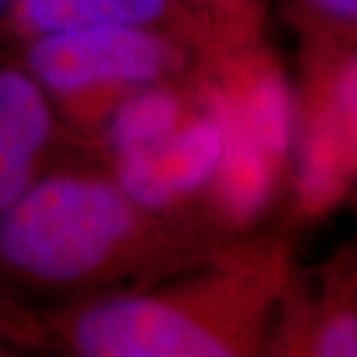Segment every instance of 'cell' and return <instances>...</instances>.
Wrapping results in <instances>:
<instances>
[{"label":"cell","instance_id":"9a60e30c","mask_svg":"<svg viewBox=\"0 0 357 357\" xmlns=\"http://www.w3.org/2000/svg\"><path fill=\"white\" fill-rule=\"evenodd\" d=\"M8 2H10V0H0V16L4 13V8L8 6Z\"/></svg>","mask_w":357,"mask_h":357},{"label":"cell","instance_id":"52a82bcc","mask_svg":"<svg viewBox=\"0 0 357 357\" xmlns=\"http://www.w3.org/2000/svg\"><path fill=\"white\" fill-rule=\"evenodd\" d=\"M225 149L218 117L203 103V114L189 115L153 151L157 167L175 201L204 191L217 177Z\"/></svg>","mask_w":357,"mask_h":357},{"label":"cell","instance_id":"9c48e42d","mask_svg":"<svg viewBox=\"0 0 357 357\" xmlns=\"http://www.w3.org/2000/svg\"><path fill=\"white\" fill-rule=\"evenodd\" d=\"M52 133L44 88L26 68L0 64V145L38 157Z\"/></svg>","mask_w":357,"mask_h":357},{"label":"cell","instance_id":"8fae6325","mask_svg":"<svg viewBox=\"0 0 357 357\" xmlns=\"http://www.w3.org/2000/svg\"><path fill=\"white\" fill-rule=\"evenodd\" d=\"M312 354L319 357L357 356V319L354 312L342 310L321 321L314 333Z\"/></svg>","mask_w":357,"mask_h":357},{"label":"cell","instance_id":"8992f818","mask_svg":"<svg viewBox=\"0 0 357 357\" xmlns=\"http://www.w3.org/2000/svg\"><path fill=\"white\" fill-rule=\"evenodd\" d=\"M203 103L217 115L225 131L222 159L213 181L218 206L230 222H248L270 203L284 169L232 114L211 79L203 88Z\"/></svg>","mask_w":357,"mask_h":357},{"label":"cell","instance_id":"7c38bea8","mask_svg":"<svg viewBox=\"0 0 357 357\" xmlns=\"http://www.w3.org/2000/svg\"><path fill=\"white\" fill-rule=\"evenodd\" d=\"M32 333V319L13 298V294L0 288V342L8 347L30 342Z\"/></svg>","mask_w":357,"mask_h":357},{"label":"cell","instance_id":"4fadbf2b","mask_svg":"<svg viewBox=\"0 0 357 357\" xmlns=\"http://www.w3.org/2000/svg\"><path fill=\"white\" fill-rule=\"evenodd\" d=\"M302 6L312 16L340 26L354 24L357 18V0H302Z\"/></svg>","mask_w":357,"mask_h":357},{"label":"cell","instance_id":"277c9868","mask_svg":"<svg viewBox=\"0 0 357 357\" xmlns=\"http://www.w3.org/2000/svg\"><path fill=\"white\" fill-rule=\"evenodd\" d=\"M328 100L310 121L298 169V192L310 211H321L340 197L356 163L357 76L354 58L337 68Z\"/></svg>","mask_w":357,"mask_h":357},{"label":"cell","instance_id":"7a4b0ae2","mask_svg":"<svg viewBox=\"0 0 357 357\" xmlns=\"http://www.w3.org/2000/svg\"><path fill=\"white\" fill-rule=\"evenodd\" d=\"M272 282L236 266L189 286L112 296L70 319L68 342L88 357H220L252 354Z\"/></svg>","mask_w":357,"mask_h":357},{"label":"cell","instance_id":"3957f363","mask_svg":"<svg viewBox=\"0 0 357 357\" xmlns=\"http://www.w3.org/2000/svg\"><path fill=\"white\" fill-rule=\"evenodd\" d=\"M183 54L165 30L147 26H86L28 40L26 72L52 93L77 102L128 96L175 72Z\"/></svg>","mask_w":357,"mask_h":357},{"label":"cell","instance_id":"5bb4252c","mask_svg":"<svg viewBox=\"0 0 357 357\" xmlns=\"http://www.w3.org/2000/svg\"><path fill=\"white\" fill-rule=\"evenodd\" d=\"M6 349H13V347H8V345L0 342V356H4V354H10V351H6Z\"/></svg>","mask_w":357,"mask_h":357},{"label":"cell","instance_id":"5b68a950","mask_svg":"<svg viewBox=\"0 0 357 357\" xmlns=\"http://www.w3.org/2000/svg\"><path fill=\"white\" fill-rule=\"evenodd\" d=\"M6 30L16 38L86 28V26H171L189 38L201 40L181 0H10L4 8Z\"/></svg>","mask_w":357,"mask_h":357},{"label":"cell","instance_id":"6da1fadb","mask_svg":"<svg viewBox=\"0 0 357 357\" xmlns=\"http://www.w3.org/2000/svg\"><path fill=\"white\" fill-rule=\"evenodd\" d=\"M145 215L112 181L36 178L0 213V288L84 286L129 270L149 236Z\"/></svg>","mask_w":357,"mask_h":357},{"label":"cell","instance_id":"30bf717a","mask_svg":"<svg viewBox=\"0 0 357 357\" xmlns=\"http://www.w3.org/2000/svg\"><path fill=\"white\" fill-rule=\"evenodd\" d=\"M211 44H250L262 22L260 0H181Z\"/></svg>","mask_w":357,"mask_h":357},{"label":"cell","instance_id":"ba28073f","mask_svg":"<svg viewBox=\"0 0 357 357\" xmlns=\"http://www.w3.org/2000/svg\"><path fill=\"white\" fill-rule=\"evenodd\" d=\"M187 117L185 103L175 89L151 84L137 88L115 103L107 141L115 157L155 151Z\"/></svg>","mask_w":357,"mask_h":357}]
</instances>
